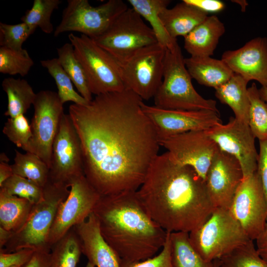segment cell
<instances>
[{
    "instance_id": "obj_1",
    "label": "cell",
    "mask_w": 267,
    "mask_h": 267,
    "mask_svg": "<svg viewBox=\"0 0 267 267\" xmlns=\"http://www.w3.org/2000/svg\"><path fill=\"white\" fill-rule=\"evenodd\" d=\"M131 90L73 104L69 115L79 136L84 175L101 196L137 191L159 155L160 138Z\"/></svg>"
},
{
    "instance_id": "obj_2",
    "label": "cell",
    "mask_w": 267,
    "mask_h": 267,
    "mask_svg": "<svg viewBox=\"0 0 267 267\" xmlns=\"http://www.w3.org/2000/svg\"><path fill=\"white\" fill-rule=\"evenodd\" d=\"M136 192L151 218L169 232H190L215 208L205 180L191 166L176 162L167 151L154 159Z\"/></svg>"
},
{
    "instance_id": "obj_3",
    "label": "cell",
    "mask_w": 267,
    "mask_h": 267,
    "mask_svg": "<svg viewBox=\"0 0 267 267\" xmlns=\"http://www.w3.org/2000/svg\"><path fill=\"white\" fill-rule=\"evenodd\" d=\"M92 213L103 238L120 263L151 258L166 242L168 232L149 216L136 191L101 196Z\"/></svg>"
},
{
    "instance_id": "obj_4",
    "label": "cell",
    "mask_w": 267,
    "mask_h": 267,
    "mask_svg": "<svg viewBox=\"0 0 267 267\" xmlns=\"http://www.w3.org/2000/svg\"><path fill=\"white\" fill-rule=\"evenodd\" d=\"M191 79L177 43L166 49L163 79L154 97V106L164 109L209 110L219 113L216 101L200 95Z\"/></svg>"
},
{
    "instance_id": "obj_5",
    "label": "cell",
    "mask_w": 267,
    "mask_h": 267,
    "mask_svg": "<svg viewBox=\"0 0 267 267\" xmlns=\"http://www.w3.org/2000/svg\"><path fill=\"white\" fill-rule=\"evenodd\" d=\"M70 187L49 180L44 187L43 199L34 204L23 226L0 251L11 253L24 249L51 251L49 233L60 204L68 197Z\"/></svg>"
},
{
    "instance_id": "obj_6",
    "label": "cell",
    "mask_w": 267,
    "mask_h": 267,
    "mask_svg": "<svg viewBox=\"0 0 267 267\" xmlns=\"http://www.w3.org/2000/svg\"><path fill=\"white\" fill-rule=\"evenodd\" d=\"M189 235L195 249L207 262L218 260L251 240L229 210L222 208H215Z\"/></svg>"
},
{
    "instance_id": "obj_7",
    "label": "cell",
    "mask_w": 267,
    "mask_h": 267,
    "mask_svg": "<svg viewBox=\"0 0 267 267\" xmlns=\"http://www.w3.org/2000/svg\"><path fill=\"white\" fill-rule=\"evenodd\" d=\"M75 55L82 65L92 94L119 92L126 88L119 63L89 37L68 35Z\"/></svg>"
},
{
    "instance_id": "obj_8",
    "label": "cell",
    "mask_w": 267,
    "mask_h": 267,
    "mask_svg": "<svg viewBox=\"0 0 267 267\" xmlns=\"http://www.w3.org/2000/svg\"><path fill=\"white\" fill-rule=\"evenodd\" d=\"M92 39L119 63L140 49L158 43L150 27L132 7L121 14L102 35Z\"/></svg>"
},
{
    "instance_id": "obj_9",
    "label": "cell",
    "mask_w": 267,
    "mask_h": 267,
    "mask_svg": "<svg viewBox=\"0 0 267 267\" xmlns=\"http://www.w3.org/2000/svg\"><path fill=\"white\" fill-rule=\"evenodd\" d=\"M128 7L122 0H109L97 6L91 5L88 0H68L54 36L72 31L95 38L105 32Z\"/></svg>"
},
{
    "instance_id": "obj_10",
    "label": "cell",
    "mask_w": 267,
    "mask_h": 267,
    "mask_svg": "<svg viewBox=\"0 0 267 267\" xmlns=\"http://www.w3.org/2000/svg\"><path fill=\"white\" fill-rule=\"evenodd\" d=\"M166 48L159 43L144 47L119 63L126 89L142 100L154 98L162 81Z\"/></svg>"
},
{
    "instance_id": "obj_11",
    "label": "cell",
    "mask_w": 267,
    "mask_h": 267,
    "mask_svg": "<svg viewBox=\"0 0 267 267\" xmlns=\"http://www.w3.org/2000/svg\"><path fill=\"white\" fill-rule=\"evenodd\" d=\"M83 175L80 139L69 114L64 113L52 144L48 180L70 187L73 181Z\"/></svg>"
},
{
    "instance_id": "obj_12",
    "label": "cell",
    "mask_w": 267,
    "mask_h": 267,
    "mask_svg": "<svg viewBox=\"0 0 267 267\" xmlns=\"http://www.w3.org/2000/svg\"><path fill=\"white\" fill-rule=\"evenodd\" d=\"M63 104L57 92L43 90L36 93L30 124L32 136L28 152L37 155L50 168L52 148L61 117Z\"/></svg>"
},
{
    "instance_id": "obj_13",
    "label": "cell",
    "mask_w": 267,
    "mask_h": 267,
    "mask_svg": "<svg viewBox=\"0 0 267 267\" xmlns=\"http://www.w3.org/2000/svg\"><path fill=\"white\" fill-rule=\"evenodd\" d=\"M100 196L85 175L73 181L69 194L59 205L49 233L47 244L51 249L74 226L87 219Z\"/></svg>"
},
{
    "instance_id": "obj_14",
    "label": "cell",
    "mask_w": 267,
    "mask_h": 267,
    "mask_svg": "<svg viewBox=\"0 0 267 267\" xmlns=\"http://www.w3.org/2000/svg\"><path fill=\"white\" fill-rule=\"evenodd\" d=\"M229 210L248 238L256 240L267 220V202L257 170L243 178Z\"/></svg>"
},
{
    "instance_id": "obj_15",
    "label": "cell",
    "mask_w": 267,
    "mask_h": 267,
    "mask_svg": "<svg viewBox=\"0 0 267 267\" xmlns=\"http://www.w3.org/2000/svg\"><path fill=\"white\" fill-rule=\"evenodd\" d=\"M220 150L234 157L241 167L243 178L257 170L258 153L249 126L231 117L225 125L219 124L206 131Z\"/></svg>"
},
{
    "instance_id": "obj_16",
    "label": "cell",
    "mask_w": 267,
    "mask_h": 267,
    "mask_svg": "<svg viewBox=\"0 0 267 267\" xmlns=\"http://www.w3.org/2000/svg\"><path fill=\"white\" fill-rule=\"evenodd\" d=\"M142 110L155 126L160 140L195 131H206L222 123L219 113L209 110L164 109L142 103Z\"/></svg>"
},
{
    "instance_id": "obj_17",
    "label": "cell",
    "mask_w": 267,
    "mask_h": 267,
    "mask_svg": "<svg viewBox=\"0 0 267 267\" xmlns=\"http://www.w3.org/2000/svg\"><path fill=\"white\" fill-rule=\"evenodd\" d=\"M160 143L176 162L191 166L204 180L219 148L206 131L184 133L161 139Z\"/></svg>"
},
{
    "instance_id": "obj_18",
    "label": "cell",
    "mask_w": 267,
    "mask_h": 267,
    "mask_svg": "<svg viewBox=\"0 0 267 267\" xmlns=\"http://www.w3.org/2000/svg\"><path fill=\"white\" fill-rule=\"evenodd\" d=\"M243 179V171L238 161L219 148L213 158L205 180L214 207L229 209Z\"/></svg>"
},
{
    "instance_id": "obj_19",
    "label": "cell",
    "mask_w": 267,
    "mask_h": 267,
    "mask_svg": "<svg viewBox=\"0 0 267 267\" xmlns=\"http://www.w3.org/2000/svg\"><path fill=\"white\" fill-rule=\"evenodd\" d=\"M221 59L248 82L255 80L267 88V38L257 37L237 49L227 50Z\"/></svg>"
},
{
    "instance_id": "obj_20",
    "label": "cell",
    "mask_w": 267,
    "mask_h": 267,
    "mask_svg": "<svg viewBox=\"0 0 267 267\" xmlns=\"http://www.w3.org/2000/svg\"><path fill=\"white\" fill-rule=\"evenodd\" d=\"M81 243L82 254L95 267H121L120 260L103 238L97 219L92 212L73 227Z\"/></svg>"
},
{
    "instance_id": "obj_21",
    "label": "cell",
    "mask_w": 267,
    "mask_h": 267,
    "mask_svg": "<svg viewBox=\"0 0 267 267\" xmlns=\"http://www.w3.org/2000/svg\"><path fill=\"white\" fill-rule=\"evenodd\" d=\"M225 31L223 23L217 16H208L184 37V47L190 56H210Z\"/></svg>"
},
{
    "instance_id": "obj_22",
    "label": "cell",
    "mask_w": 267,
    "mask_h": 267,
    "mask_svg": "<svg viewBox=\"0 0 267 267\" xmlns=\"http://www.w3.org/2000/svg\"><path fill=\"white\" fill-rule=\"evenodd\" d=\"M185 66L192 78L199 84L215 89L227 82L234 74L222 59L210 56L184 58Z\"/></svg>"
},
{
    "instance_id": "obj_23",
    "label": "cell",
    "mask_w": 267,
    "mask_h": 267,
    "mask_svg": "<svg viewBox=\"0 0 267 267\" xmlns=\"http://www.w3.org/2000/svg\"><path fill=\"white\" fill-rule=\"evenodd\" d=\"M208 16L207 13L183 0L171 8H165L160 14L165 29L174 39L185 37Z\"/></svg>"
},
{
    "instance_id": "obj_24",
    "label": "cell",
    "mask_w": 267,
    "mask_h": 267,
    "mask_svg": "<svg viewBox=\"0 0 267 267\" xmlns=\"http://www.w3.org/2000/svg\"><path fill=\"white\" fill-rule=\"evenodd\" d=\"M248 83L234 74L227 82L215 89V95L221 102L230 107L236 119L248 124L250 101Z\"/></svg>"
},
{
    "instance_id": "obj_25",
    "label": "cell",
    "mask_w": 267,
    "mask_h": 267,
    "mask_svg": "<svg viewBox=\"0 0 267 267\" xmlns=\"http://www.w3.org/2000/svg\"><path fill=\"white\" fill-rule=\"evenodd\" d=\"M128 2L139 15L150 25L158 43L168 49L178 43L172 38L165 29L160 14L171 2L168 0H128Z\"/></svg>"
},
{
    "instance_id": "obj_26",
    "label": "cell",
    "mask_w": 267,
    "mask_h": 267,
    "mask_svg": "<svg viewBox=\"0 0 267 267\" xmlns=\"http://www.w3.org/2000/svg\"><path fill=\"white\" fill-rule=\"evenodd\" d=\"M33 205L26 199L0 191V226L16 232L25 224Z\"/></svg>"
},
{
    "instance_id": "obj_27",
    "label": "cell",
    "mask_w": 267,
    "mask_h": 267,
    "mask_svg": "<svg viewBox=\"0 0 267 267\" xmlns=\"http://www.w3.org/2000/svg\"><path fill=\"white\" fill-rule=\"evenodd\" d=\"M1 85L8 98L4 115L14 118L24 115L33 104L36 96L30 85L26 80L12 77L4 79Z\"/></svg>"
},
{
    "instance_id": "obj_28",
    "label": "cell",
    "mask_w": 267,
    "mask_h": 267,
    "mask_svg": "<svg viewBox=\"0 0 267 267\" xmlns=\"http://www.w3.org/2000/svg\"><path fill=\"white\" fill-rule=\"evenodd\" d=\"M170 233L173 267H215L214 262L203 259L192 245L189 232Z\"/></svg>"
},
{
    "instance_id": "obj_29",
    "label": "cell",
    "mask_w": 267,
    "mask_h": 267,
    "mask_svg": "<svg viewBox=\"0 0 267 267\" xmlns=\"http://www.w3.org/2000/svg\"><path fill=\"white\" fill-rule=\"evenodd\" d=\"M58 59L79 93L88 101L92 100L84 68L77 58L73 45L66 43L57 48Z\"/></svg>"
},
{
    "instance_id": "obj_30",
    "label": "cell",
    "mask_w": 267,
    "mask_h": 267,
    "mask_svg": "<svg viewBox=\"0 0 267 267\" xmlns=\"http://www.w3.org/2000/svg\"><path fill=\"white\" fill-rule=\"evenodd\" d=\"M15 151L14 163L11 165L13 174L28 178L44 188L49 178L48 166L33 153Z\"/></svg>"
},
{
    "instance_id": "obj_31",
    "label": "cell",
    "mask_w": 267,
    "mask_h": 267,
    "mask_svg": "<svg viewBox=\"0 0 267 267\" xmlns=\"http://www.w3.org/2000/svg\"><path fill=\"white\" fill-rule=\"evenodd\" d=\"M82 254L80 239L72 228L51 247L50 267H76Z\"/></svg>"
},
{
    "instance_id": "obj_32",
    "label": "cell",
    "mask_w": 267,
    "mask_h": 267,
    "mask_svg": "<svg viewBox=\"0 0 267 267\" xmlns=\"http://www.w3.org/2000/svg\"><path fill=\"white\" fill-rule=\"evenodd\" d=\"M40 63L54 80L58 89L57 94L63 104L72 101L74 104L84 105L89 102L75 91L71 80L57 58L41 60Z\"/></svg>"
},
{
    "instance_id": "obj_33",
    "label": "cell",
    "mask_w": 267,
    "mask_h": 267,
    "mask_svg": "<svg viewBox=\"0 0 267 267\" xmlns=\"http://www.w3.org/2000/svg\"><path fill=\"white\" fill-rule=\"evenodd\" d=\"M248 92L250 101L249 127L259 141L267 140V103L261 98L255 83L248 88Z\"/></svg>"
},
{
    "instance_id": "obj_34",
    "label": "cell",
    "mask_w": 267,
    "mask_h": 267,
    "mask_svg": "<svg viewBox=\"0 0 267 267\" xmlns=\"http://www.w3.org/2000/svg\"><path fill=\"white\" fill-rule=\"evenodd\" d=\"M214 262L216 267H267L252 240Z\"/></svg>"
},
{
    "instance_id": "obj_35",
    "label": "cell",
    "mask_w": 267,
    "mask_h": 267,
    "mask_svg": "<svg viewBox=\"0 0 267 267\" xmlns=\"http://www.w3.org/2000/svg\"><path fill=\"white\" fill-rule=\"evenodd\" d=\"M61 2L60 0H34L31 8L26 11L21 20L29 25L39 27L46 34H51L53 31L51 16Z\"/></svg>"
},
{
    "instance_id": "obj_36",
    "label": "cell",
    "mask_w": 267,
    "mask_h": 267,
    "mask_svg": "<svg viewBox=\"0 0 267 267\" xmlns=\"http://www.w3.org/2000/svg\"><path fill=\"white\" fill-rule=\"evenodd\" d=\"M34 62L25 49L20 50L0 47V72L9 75H27Z\"/></svg>"
},
{
    "instance_id": "obj_37",
    "label": "cell",
    "mask_w": 267,
    "mask_h": 267,
    "mask_svg": "<svg viewBox=\"0 0 267 267\" xmlns=\"http://www.w3.org/2000/svg\"><path fill=\"white\" fill-rule=\"evenodd\" d=\"M0 191L26 199L34 205L40 202L44 197V188L28 178L15 174L2 183Z\"/></svg>"
},
{
    "instance_id": "obj_38",
    "label": "cell",
    "mask_w": 267,
    "mask_h": 267,
    "mask_svg": "<svg viewBox=\"0 0 267 267\" xmlns=\"http://www.w3.org/2000/svg\"><path fill=\"white\" fill-rule=\"evenodd\" d=\"M37 27L24 22L17 24L0 23V45L11 49L20 50L27 39Z\"/></svg>"
},
{
    "instance_id": "obj_39",
    "label": "cell",
    "mask_w": 267,
    "mask_h": 267,
    "mask_svg": "<svg viewBox=\"0 0 267 267\" xmlns=\"http://www.w3.org/2000/svg\"><path fill=\"white\" fill-rule=\"evenodd\" d=\"M2 132L17 147L28 152L32 133L31 125L24 114L8 118Z\"/></svg>"
},
{
    "instance_id": "obj_40",
    "label": "cell",
    "mask_w": 267,
    "mask_h": 267,
    "mask_svg": "<svg viewBox=\"0 0 267 267\" xmlns=\"http://www.w3.org/2000/svg\"><path fill=\"white\" fill-rule=\"evenodd\" d=\"M121 267H173L171 259L170 233L161 252L156 256L134 263H120Z\"/></svg>"
},
{
    "instance_id": "obj_41",
    "label": "cell",
    "mask_w": 267,
    "mask_h": 267,
    "mask_svg": "<svg viewBox=\"0 0 267 267\" xmlns=\"http://www.w3.org/2000/svg\"><path fill=\"white\" fill-rule=\"evenodd\" d=\"M35 251L24 249L11 253L0 251V267H24L31 259Z\"/></svg>"
},
{
    "instance_id": "obj_42",
    "label": "cell",
    "mask_w": 267,
    "mask_h": 267,
    "mask_svg": "<svg viewBox=\"0 0 267 267\" xmlns=\"http://www.w3.org/2000/svg\"><path fill=\"white\" fill-rule=\"evenodd\" d=\"M257 172L259 175L267 202V140L259 141Z\"/></svg>"
},
{
    "instance_id": "obj_43",
    "label": "cell",
    "mask_w": 267,
    "mask_h": 267,
    "mask_svg": "<svg viewBox=\"0 0 267 267\" xmlns=\"http://www.w3.org/2000/svg\"><path fill=\"white\" fill-rule=\"evenodd\" d=\"M183 1L208 14L209 13L220 12L225 7V3L219 0H183Z\"/></svg>"
},
{
    "instance_id": "obj_44",
    "label": "cell",
    "mask_w": 267,
    "mask_h": 267,
    "mask_svg": "<svg viewBox=\"0 0 267 267\" xmlns=\"http://www.w3.org/2000/svg\"><path fill=\"white\" fill-rule=\"evenodd\" d=\"M50 251H36L24 267H50Z\"/></svg>"
},
{
    "instance_id": "obj_45",
    "label": "cell",
    "mask_w": 267,
    "mask_h": 267,
    "mask_svg": "<svg viewBox=\"0 0 267 267\" xmlns=\"http://www.w3.org/2000/svg\"><path fill=\"white\" fill-rule=\"evenodd\" d=\"M255 240L259 255L267 263V220L263 230Z\"/></svg>"
},
{
    "instance_id": "obj_46",
    "label": "cell",
    "mask_w": 267,
    "mask_h": 267,
    "mask_svg": "<svg viewBox=\"0 0 267 267\" xmlns=\"http://www.w3.org/2000/svg\"><path fill=\"white\" fill-rule=\"evenodd\" d=\"M13 175L11 166L8 163L0 162V186Z\"/></svg>"
},
{
    "instance_id": "obj_47",
    "label": "cell",
    "mask_w": 267,
    "mask_h": 267,
    "mask_svg": "<svg viewBox=\"0 0 267 267\" xmlns=\"http://www.w3.org/2000/svg\"><path fill=\"white\" fill-rule=\"evenodd\" d=\"M13 233L0 226V249H2L9 241Z\"/></svg>"
},
{
    "instance_id": "obj_48",
    "label": "cell",
    "mask_w": 267,
    "mask_h": 267,
    "mask_svg": "<svg viewBox=\"0 0 267 267\" xmlns=\"http://www.w3.org/2000/svg\"><path fill=\"white\" fill-rule=\"evenodd\" d=\"M259 91L261 98L267 103V88L262 87Z\"/></svg>"
},
{
    "instance_id": "obj_49",
    "label": "cell",
    "mask_w": 267,
    "mask_h": 267,
    "mask_svg": "<svg viewBox=\"0 0 267 267\" xmlns=\"http://www.w3.org/2000/svg\"><path fill=\"white\" fill-rule=\"evenodd\" d=\"M0 162L8 163L9 159L4 153H1L0 155Z\"/></svg>"
},
{
    "instance_id": "obj_50",
    "label": "cell",
    "mask_w": 267,
    "mask_h": 267,
    "mask_svg": "<svg viewBox=\"0 0 267 267\" xmlns=\"http://www.w3.org/2000/svg\"><path fill=\"white\" fill-rule=\"evenodd\" d=\"M236 1V2L240 4L242 7V9H245L246 8V6L247 5V2H246V1H244V0H241V1H239V0H236V1Z\"/></svg>"
},
{
    "instance_id": "obj_51",
    "label": "cell",
    "mask_w": 267,
    "mask_h": 267,
    "mask_svg": "<svg viewBox=\"0 0 267 267\" xmlns=\"http://www.w3.org/2000/svg\"><path fill=\"white\" fill-rule=\"evenodd\" d=\"M85 267H95L93 264H92L90 262L88 261Z\"/></svg>"
},
{
    "instance_id": "obj_52",
    "label": "cell",
    "mask_w": 267,
    "mask_h": 267,
    "mask_svg": "<svg viewBox=\"0 0 267 267\" xmlns=\"http://www.w3.org/2000/svg\"><path fill=\"white\" fill-rule=\"evenodd\" d=\"M215 267H216V266H215Z\"/></svg>"
}]
</instances>
